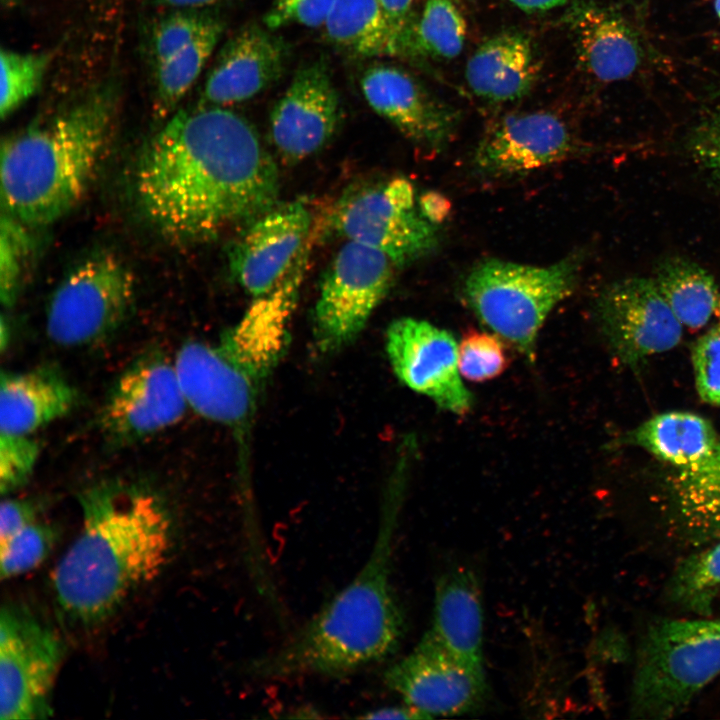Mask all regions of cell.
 <instances>
[{"instance_id": "obj_30", "label": "cell", "mask_w": 720, "mask_h": 720, "mask_svg": "<svg viewBox=\"0 0 720 720\" xmlns=\"http://www.w3.org/2000/svg\"><path fill=\"white\" fill-rule=\"evenodd\" d=\"M720 590V539L682 560L668 584L673 603L694 611L711 608Z\"/></svg>"}, {"instance_id": "obj_31", "label": "cell", "mask_w": 720, "mask_h": 720, "mask_svg": "<svg viewBox=\"0 0 720 720\" xmlns=\"http://www.w3.org/2000/svg\"><path fill=\"white\" fill-rule=\"evenodd\" d=\"M465 20L452 0H426L416 21L412 51L437 59L457 57L466 39Z\"/></svg>"}, {"instance_id": "obj_10", "label": "cell", "mask_w": 720, "mask_h": 720, "mask_svg": "<svg viewBox=\"0 0 720 720\" xmlns=\"http://www.w3.org/2000/svg\"><path fill=\"white\" fill-rule=\"evenodd\" d=\"M63 658L52 628L23 606L0 612V718H46L49 698Z\"/></svg>"}, {"instance_id": "obj_32", "label": "cell", "mask_w": 720, "mask_h": 720, "mask_svg": "<svg viewBox=\"0 0 720 720\" xmlns=\"http://www.w3.org/2000/svg\"><path fill=\"white\" fill-rule=\"evenodd\" d=\"M51 56L2 48L0 114L9 117L39 90Z\"/></svg>"}, {"instance_id": "obj_5", "label": "cell", "mask_w": 720, "mask_h": 720, "mask_svg": "<svg viewBox=\"0 0 720 720\" xmlns=\"http://www.w3.org/2000/svg\"><path fill=\"white\" fill-rule=\"evenodd\" d=\"M719 675L720 619L656 623L637 651L631 716L660 720L680 715Z\"/></svg>"}, {"instance_id": "obj_20", "label": "cell", "mask_w": 720, "mask_h": 720, "mask_svg": "<svg viewBox=\"0 0 720 720\" xmlns=\"http://www.w3.org/2000/svg\"><path fill=\"white\" fill-rule=\"evenodd\" d=\"M77 399L75 388L56 369L2 372L0 432L31 435L66 416Z\"/></svg>"}, {"instance_id": "obj_23", "label": "cell", "mask_w": 720, "mask_h": 720, "mask_svg": "<svg viewBox=\"0 0 720 720\" xmlns=\"http://www.w3.org/2000/svg\"><path fill=\"white\" fill-rule=\"evenodd\" d=\"M429 630L460 658L483 665V607L475 573L464 566L443 572L435 584Z\"/></svg>"}, {"instance_id": "obj_46", "label": "cell", "mask_w": 720, "mask_h": 720, "mask_svg": "<svg viewBox=\"0 0 720 720\" xmlns=\"http://www.w3.org/2000/svg\"><path fill=\"white\" fill-rule=\"evenodd\" d=\"M152 3L173 9H203L223 0H150Z\"/></svg>"}, {"instance_id": "obj_48", "label": "cell", "mask_w": 720, "mask_h": 720, "mask_svg": "<svg viewBox=\"0 0 720 720\" xmlns=\"http://www.w3.org/2000/svg\"><path fill=\"white\" fill-rule=\"evenodd\" d=\"M714 8L717 16L720 18V0H714Z\"/></svg>"}, {"instance_id": "obj_13", "label": "cell", "mask_w": 720, "mask_h": 720, "mask_svg": "<svg viewBox=\"0 0 720 720\" xmlns=\"http://www.w3.org/2000/svg\"><path fill=\"white\" fill-rule=\"evenodd\" d=\"M187 409L174 364L150 355L116 381L101 409L99 426L113 442L129 443L175 425Z\"/></svg>"}, {"instance_id": "obj_18", "label": "cell", "mask_w": 720, "mask_h": 720, "mask_svg": "<svg viewBox=\"0 0 720 720\" xmlns=\"http://www.w3.org/2000/svg\"><path fill=\"white\" fill-rule=\"evenodd\" d=\"M573 148L568 127L557 115L546 111L511 114L488 130L474 163L488 175H513L560 162Z\"/></svg>"}, {"instance_id": "obj_45", "label": "cell", "mask_w": 720, "mask_h": 720, "mask_svg": "<svg viewBox=\"0 0 720 720\" xmlns=\"http://www.w3.org/2000/svg\"><path fill=\"white\" fill-rule=\"evenodd\" d=\"M516 7L526 12L546 11L561 6L569 0H509Z\"/></svg>"}, {"instance_id": "obj_2", "label": "cell", "mask_w": 720, "mask_h": 720, "mask_svg": "<svg viewBox=\"0 0 720 720\" xmlns=\"http://www.w3.org/2000/svg\"><path fill=\"white\" fill-rule=\"evenodd\" d=\"M79 499L80 531L51 580L60 613L89 629L159 576L171 554L173 529L166 506L148 489L100 484Z\"/></svg>"}, {"instance_id": "obj_49", "label": "cell", "mask_w": 720, "mask_h": 720, "mask_svg": "<svg viewBox=\"0 0 720 720\" xmlns=\"http://www.w3.org/2000/svg\"><path fill=\"white\" fill-rule=\"evenodd\" d=\"M17 1H18V0H2V2H3L5 5H7V6L13 5V4H15Z\"/></svg>"}, {"instance_id": "obj_38", "label": "cell", "mask_w": 720, "mask_h": 720, "mask_svg": "<svg viewBox=\"0 0 720 720\" xmlns=\"http://www.w3.org/2000/svg\"><path fill=\"white\" fill-rule=\"evenodd\" d=\"M692 361L699 396L709 404L720 405V324L697 340Z\"/></svg>"}, {"instance_id": "obj_8", "label": "cell", "mask_w": 720, "mask_h": 720, "mask_svg": "<svg viewBox=\"0 0 720 720\" xmlns=\"http://www.w3.org/2000/svg\"><path fill=\"white\" fill-rule=\"evenodd\" d=\"M394 266L382 252L354 241L339 249L323 275L313 312L321 352H335L358 337L387 295Z\"/></svg>"}, {"instance_id": "obj_39", "label": "cell", "mask_w": 720, "mask_h": 720, "mask_svg": "<svg viewBox=\"0 0 720 720\" xmlns=\"http://www.w3.org/2000/svg\"><path fill=\"white\" fill-rule=\"evenodd\" d=\"M334 3L335 0H274L263 22L273 31L292 24L319 27L324 25Z\"/></svg>"}, {"instance_id": "obj_21", "label": "cell", "mask_w": 720, "mask_h": 720, "mask_svg": "<svg viewBox=\"0 0 720 720\" xmlns=\"http://www.w3.org/2000/svg\"><path fill=\"white\" fill-rule=\"evenodd\" d=\"M669 530L689 546L720 539V440L700 464L668 481Z\"/></svg>"}, {"instance_id": "obj_16", "label": "cell", "mask_w": 720, "mask_h": 720, "mask_svg": "<svg viewBox=\"0 0 720 720\" xmlns=\"http://www.w3.org/2000/svg\"><path fill=\"white\" fill-rule=\"evenodd\" d=\"M342 106L327 65L300 67L269 118L271 141L288 162L304 160L325 147L341 122Z\"/></svg>"}, {"instance_id": "obj_14", "label": "cell", "mask_w": 720, "mask_h": 720, "mask_svg": "<svg viewBox=\"0 0 720 720\" xmlns=\"http://www.w3.org/2000/svg\"><path fill=\"white\" fill-rule=\"evenodd\" d=\"M597 314L612 351L629 365L671 350L682 338L683 325L654 280L614 282L600 294Z\"/></svg>"}, {"instance_id": "obj_24", "label": "cell", "mask_w": 720, "mask_h": 720, "mask_svg": "<svg viewBox=\"0 0 720 720\" xmlns=\"http://www.w3.org/2000/svg\"><path fill=\"white\" fill-rule=\"evenodd\" d=\"M173 364L188 408L240 432L247 427L250 419L220 365L213 344L186 342Z\"/></svg>"}, {"instance_id": "obj_25", "label": "cell", "mask_w": 720, "mask_h": 720, "mask_svg": "<svg viewBox=\"0 0 720 720\" xmlns=\"http://www.w3.org/2000/svg\"><path fill=\"white\" fill-rule=\"evenodd\" d=\"M578 58L595 78L605 82L629 77L640 63V49L624 21L607 9L584 5L570 19Z\"/></svg>"}, {"instance_id": "obj_12", "label": "cell", "mask_w": 720, "mask_h": 720, "mask_svg": "<svg viewBox=\"0 0 720 720\" xmlns=\"http://www.w3.org/2000/svg\"><path fill=\"white\" fill-rule=\"evenodd\" d=\"M386 352L397 378L411 390L455 414H465L472 396L458 366L451 333L411 317L394 320L386 331Z\"/></svg>"}, {"instance_id": "obj_9", "label": "cell", "mask_w": 720, "mask_h": 720, "mask_svg": "<svg viewBox=\"0 0 720 720\" xmlns=\"http://www.w3.org/2000/svg\"><path fill=\"white\" fill-rule=\"evenodd\" d=\"M332 224L347 240L382 252L395 266L415 261L437 244L433 224L415 209L412 184L400 177L346 192Z\"/></svg>"}, {"instance_id": "obj_26", "label": "cell", "mask_w": 720, "mask_h": 720, "mask_svg": "<svg viewBox=\"0 0 720 720\" xmlns=\"http://www.w3.org/2000/svg\"><path fill=\"white\" fill-rule=\"evenodd\" d=\"M626 440L676 469L700 464L719 442L709 420L685 411L657 414L633 429Z\"/></svg>"}, {"instance_id": "obj_17", "label": "cell", "mask_w": 720, "mask_h": 720, "mask_svg": "<svg viewBox=\"0 0 720 720\" xmlns=\"http://www.w3.org/2000/svg\"><path fill=\"white\" fill-rule=\"evenodd\" d=\"M287 42L265 25L246 24L222 46L202 91L205 104L242 103L264 92L284 74Z\"/></svg>"}, {"instance_id": "obj_15", "label": "cell", "mask_w": 720, "mask_h": 720, "mask_svg": "<svg viewBox=\"0 0 720 720\" xmlns=\"http://www.w3.org/2000/svg\"><path fill=\"white\" fill-rule=\"evenodd\" d=\"M312 215L303 200L276 204L245 226L228 251L233 279L254 298L287 273L312 236Z\"/></svg>"}, {"instance_id": "obj_7", "label": "cell", "mask_w": 720, "mask_h": 720, "mask_svg": "<svg viewBox=\"0 0 720 720\" xmlns=\"http://www.w3.org/2000/svg\"><path fill=\"white\" fill-rule=\"evenodd\" d=\"M135 293L134 276L111 253L76 265L54 291L46 331L64 347L84 346L113 333L126 318Z\"/></svg>"}, {"instance_id": "obj_29", "label": "cell", "mask_w": 720, "mask_h": 720, "mask_svg": "<svg viewBox=\"0 0 720 720\" xmlns=\"http://www.w3.org/2000/svg\"><path fill=\"white\" fill-rule=\"evenodd\" d=\"M224 27L220 19L184 49L153 67L154 103L160 116L170 113L196 82L213 54Z\"/></svg>"}, {"instance_id": "obj_4", "label": "cell", "mask_w": 720, "mask_h": 720, "mask_svg": "<svg viewBox=\"0 0 720 720\" xmlns=\"http://www.w3.org/2000/svg\"><path fill=\"white\" fill-rule=\"evenodd\" d=\"M111 87L97 88L1 147V200L29 226L51 224L84 197L103 160L114 120Z\"/></svg>"}, {"instance_id": "obj_34", "label": "cell", "mask_w": 720, "mask_h": 720, "mask_svg": "<svg viewBox=\"0 0 720 720\" xmlns=\"http://www.w3.org/2000/svg\"><path fill=\"white\" fill-rule=\"evenodd\" d=\"M59 537L55 526L36 521L0 543V576L11 579L39 566Z\"/></svg>"}, {"instance_id": "obj_27", "label": "cell", "mask_w": 720, "mask_h": 720, "mask_svg": "<svg viewBox=\"0 0 720 720\" xmlns=\"http://www.w3.org/2000/svg\"><path fill=\"white\" fill-rule=\"evenodd\" d=\"M324 27L329 41L353 56L402 54L400 39L378 0H335Z\"/></svg>"}, {"instance_id": "obj_42", "label": "cell", "mask_w": 720, "mask_h": 720, "mask_svg": "<svg viewBox=\"0 0 720 720\" xmlns=\"http://www.w3.org/2000/svg\"><path fill=\"white\" fill-rule=\"evenodd\" d=\"M415 0H378L388 20L395 29L402 46V53L412 51L416 20L412 16Z\"/></svg>"}, {"instance_id": "obj_37", "label": "cell", "mask_w": 720, "mask_h": 720, "mask_svg": "<svg viewBox=\"0 0 720 720\" xmlns=\"http://www.w3.org/2000/svg\"><path fill=\"white\" fill-rule=\"evenodd\" d=\"M40 448L30 435L0 432V491L9 494L30 478Z\"/></svg>"}, {"instance_id": "obj_35", "label": "cell", "mask_w": 720, "mask_h": 720, "mask_svg": "<svg viewBox=\"0 0 720 720\" xmlns=\"http://www.w3.org/2000/svg\"><path fill=\"white\" fill-rule=\"evenodd\" d=\"M509 364L504 343L496 333L470 331L458 343V366L462 377L484 382L501 375Z\"/></svg>"}, {"instance_id": "obj_47", "label": "cell", "mask_w": 720, "mask_h": 720, "mask_svg": "<svg viewBox=\"0 0 720 720\" xmlns=\"http://www.w3.org/2000/svg\"><path fill=\"white\" fill-rule=\"evenodd\" d=\"M0 344L1 349L3 350L5 345L8 344V338H9V327L8 323H6L4 317L1 318V329H0Z\"/></svg>"}, {"instance_id": "obj_40", "label": "cell", "mask_w": 720, "mask_h": 720, "mask_svg": "<svg viewBox=\"0 0 720 720\" xmlns=\"http://www.w3.org/2000/svg\"><path fill=\"white\" fill-rule=\"evenodd\" d=\"M690 149L699 164L720 178V107L696 128Z\"/></svg>"}, {"instance_id": "obj_44", "label": "cell", "mask_w": 720, "mask_h": 720, "mask_svg": "<svg viewBox=\"0 0 720 720\" xmlns=\"http://www.w3.org/2000/svg\"><path fill=\"white\" fill-rule=\"evenodd\" d=\"M359 717L363 719H429L425 714L407 704L400 707H382L365 712Z\"/></svg>"}, {"instance_id": "obj_3", "label": "cell", "mask_w": 720, "mask_h": 720, "mask_svg": "<svg viewBox=\"0 0 720 720\" xmlns=\"http://www.w3.org/2000/svg\"><path fill=\"white\" fill-rule=\"evenodd\" d=\"M400 496L392 491L385 501L372 548L353 579L279 647L251 661L250 674L344 676L396 651L404 632L391 582Z\"/></svg>"}, {"instance_id": "obj_28", "label": "cell", "mask_w": 720, "mask_h": 720, "mask_svg": "<svg viewBox=\"0 0 720 720\" xmlns=\"http://www.w3.org/2000/svg\"><path fill=\"white\" fill-rule=\"evenodd\" d=\"M654 282L683 326L700 328L717 310L720 295L713 277L690 260L665 261Z\"/></svg>"}, {"instance_id": "obj_50", "label": "cell", "mask_w": 720, "mask_h": 720, "mask_svg": "<svg viewBox=\"0 0 720 720\" xmlns=\"http://www.w3.org/2000/svg\"><path fill=\"white\" fill-rule=\"evenodd\" d=\"M716 312H718V316L720 318V298H719L718 307H717Z\"/></svg>"}, {"instance_id": "obj_1", "label": "cell", "mask_w": 720, "mask_h": 720, "mask_svg": "<svg viewBox=\"0 0 720 720\" xmlns=\"http://www.w3.org/2000/svg\"><path fill=\"white\" fill-rule=\"evenodd\" d=\"M145 214L175 240H204L245 226L278 204L279 173L253 125L223 106L175 112L136 171Z\"/></svg>"}, {"instance_id": "obj_43", "label": "cell", "mask_w": 720, "mask_h": 720, "mask_svg": "<svg viewBox=\"0 0 720 720\" xmlns=\"http://www.w3.org/2000/svg\"><path fill=\"white\" fill-rule=\"evenodd\" d=\"M420 213L432 224H440L449 214V200L438 192H426L419 199Z\"/></svg>"}, {"instance_id": "obj_11", "label": "cell", "mask_w": 720, "mask_h": 720, "mask_svg": "<svg viewBox=\"0 0 720 720\" xmlns=\"http://www.w3.org/2000/svg\"><path fill=\"white\" fill-rule=\"evenodd\" d=\"M384 681L405 704L428 718L473 712L488 695L483 665L455 655L430 631L385 671Z\"/></svg>"}, {"instance_id": "obj_6", "label": "cell", "mask_w": 720, "mask_h": 720, "mask_svg": "<svg viewBox=\"0 0 720 720\" xmlns=\"http://www.w3.org/2000/svg\"><path fill=\"white\" fill-rule=\"evenodd\" d=\"M579 263L576 254L548 266L486 259L466 278L465 298L484 324L533 361L539 331L574 290Z\"/></svg>"}, {"instance_id": "obj_41", "label": "cell", "mask_w": 720, "mask_h": 720, "mask_svg": "<svg viewBox=\"0 0 720 720\" xmlns=\"http://www.w3.org/2000/svg\"><path fill=\"white\" fill-rule=\"evenodd\" d=\"M40 509L29 499L7 498L0 507V543L26 526L38 521Z\"/></svg>"}, {"instance_id": "obj_36", "label": "cell", "mask_w": 720, "mask_h": 720, "mask_svg": "<svg viewBox=\"0 0 720 720\" xmlns=\"http://www.w3.org/2000/svg\"><path fill=\"white\" fill-rule=\"evenodd\" d=\"M25 226L6 213L1 216L0 298L7 308L13 306L18 297L24 263L31 248Z\"/></svg>"}, {"instance_id": "obj_33", "label": "cell", "mask_w": 720, "mask_h": 720, "mask_svg": "<svg viewBox=\"0 0 720 720\" xmlns=\"http://www.w3.org/2000/svg\"><path fill=\"white\" fill-rule=\"evenodd\" d=\"M220 19L201 9H174L161 17L154 24L149 38L152 66L184 49Z\"/></svg>"}, {"instance_id": "obj_22", "label": "cell", "mask_w": 720, "mask_h": 720, "mask_svg": "<svg viewBox=\"0 0 720 720\" xmlns=\"http://www.w3.org/2000/svg\"><path fill=\"white\" fill-rule=\"evenodd\" d=\"M531 41L519 32H504L483 42L467 61L466 81L472 92L491 102L525 96L539 74Z\"/></svg>"}, {"instance_id": "obj_19", "label": "cell", "mask_w": 720, "mask_h": 720, "mask_svg": "<svg viewBox=\"0 0 720 720\" xmlns=\"http://www.w3.org/2000/svg\"><path fill=\"white\" fill-rule=\"evenodd\" d=\"M360 88L368 105L419 146L436 150L449 140L455 115L406 70L375 64L364 70Z\"/></svg>"}]
</instances>
